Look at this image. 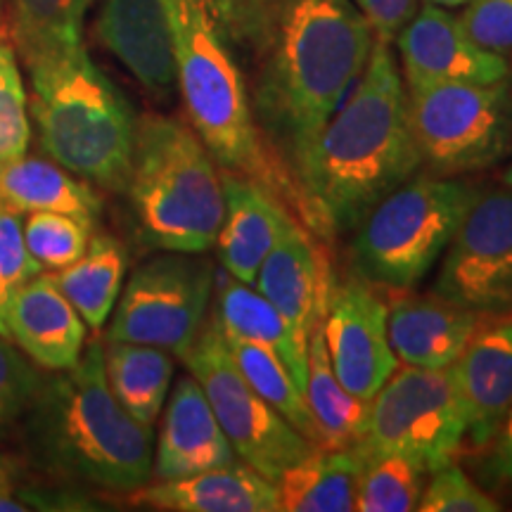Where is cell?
Returning a JSON list of instances; mask_svg holds the SVG:
<instances>
[{"label": "cell", "mask_w": 512, "mask_h": 512, "mask_svg": "<svg viewBox=\"0 0 512 512\" xmlns=\"http://www.w3.org/2000/svg\"><path fill=\"white\" fill-rule=\"evenodd\" d=\"M375 41L351 0H271L254 117L299 190L320 131L366 72Z\"/></svg>", "instance_id": "6da1fadb"}, {"label": "cell", "mask_w": 512, "mask_h": 512, "mask_svg": "<svg viewBox=\"0 0 512 512\" xmlns=\"http://www.w3.org/2000/svg\"><path fill=\"white\" fill-rule=\"evenodd\" d=\"M408 91L392 43L377 38L366 72L313 145L302 192L311 233H351L363 216L420 171Z\"/></svg>", "instance_id": "7a4b0ae2"}, {"label": "cell", "mask_w": 512, "mask_h": 512, "mask_svg": "<svg viewBox=\"0 0 512 512\" xmlns=\"http://www.w3.org/2000/svg\"><path fill=\"white\" fill-rule=\"evenodd\" d=\"M22 425L34 465L64 484L131 494L152 479L155 434L114 396L98 337L72 368L43 375Z\"/></svg>", "instance_id": "3957f363"}, {"label": "cell", "mask_w": 512, "mask_h": 512, "mask_svg": "<svg viewBox=\"0 0 512 512\" xmlns=\"http://www.w3.org/2000/svg\"><path fill=\"white\" fill-rule=\"evenodd\" d=\"M174 34L176 88L188 124L230 174L264 185L306 230L311 214L302 190L273 155L254 117L245 76L228 48V36L211 0H166Z\"/></svg>", "instance_id": "277c9868"}, {"label": "cell", "mask_w": 512, "mask_h": 512, "mask_svg": "<svg viewBox=\"0 0 512 512\" xmlns=\"http://www.w3.org/2000/svg\"><path fill=\"white\" fill-rule=\"evenodd\" d=\"M27 72L29 119L43 155L95 188L124 195L138 119L86 46L43 57Z\"/></svg>", "instance_id": "5b68a950"}, {"label": "cell", "mask_w": 512, "mask_h": 512, "mask_svg": "<svg viewBox=\"0 0 512 512\" xmlns=\"http://www.w3.org/2000/svg\"><path fill=\"white\" fill-rule=\"evenodd\" d=\"M140 240L159 252L207 254L223 221L219 164L195 128L178 117L136 121L126 192Z\"/></svg>", "instance_id": "8992f818"}, {"label": "cell", "mask_w": 512, "mask_h": 512, "mask_svg": "<svg viewBox=\"0 0 512 512\" xmlns=\"http://www.w3.org/2000/svg\"><path fill=\"white\" fill-rule=\"evenodd\" d=\"M477 197V188L444 176L408 178L351 230V261L370 285L411 290L432 271Z\"/></svg>", "instance_id": "52a82bcc"}, {"label": "cell", "mask_w": 512, "mask_h": 512, "mask_svg": "<svg viewBox=\"0 0 512 512\" xmlns=\"http://www.w3.org/2000/svg\"><path fill=\"white\" fill-rule=\"evenodd\" d=\"M422 166L463 176L496 166L512 147L510 83L444 81L406 88Z\"/></svg>", "instance_id": "ba28073f"}, {"label": "cell", "mask_w": 512, "mask_h": 512, "mask_svg": "<svg viewBox=\"0 0 512 512\" xmlns=\"http://www.w3.org/2000/svg\"><path fill=\"white\" fill-rule=\"evenodd\" d=\"M467 422L451 368H396L370 399L363 456L396 453L411 458L427 475L456 463Z\"/></svg>", "instance_id": "9c48e42d"}, {"label": "cell", "mask_w": 512, "mask_h": 512, "mask_svg": "<svg viewBox=\"0 0 512 512\" xmlns=\"http://www.w3.org/2000/svg\"><path fill=\"white\" fill-rule=\"evenodd\" d=\"M183 363L200 382L235 456L256 472L275 482L287 467L318 448L242 377L214 316L204 320Z\"/></svg>", "instance_id": "30bf717a"}, {"label": "cell", "mask_w": 512, "mask_h": 512, "mask_svg": "<svg viewBox=\"0 0 512 512\" xmlns=\"http://www.w3.org/2000/svg\"><path fill=\"white\" fill-rule=\"evenodd\" d=\"M214 285V261L204 254L150 256L121 287L107 339L152 344L183 358L200 337Z\"/></svg>", "instance_id": "8fae6325"}, {"label": "cell", "mask_w": 512, "mask_h": 512, "mask_svg": "<svg viewBox=\"0 0 512 512\" xmlns=\"http://www.w3.org/2000/svg\"><path fill=\"white\" fill-rule=\"evenodd\" d=\"M441 256L437 297L482 316L512 311V190L477 192Z\"/></svg>", "instance_id": "7c38bea8"}, {"label": "cell", "mask_w": 512, "mask_h": 512, "mask_svg": "<svg viewBox=\"0 0 512 512\" xmlns=\"http://www.w3.org/2000/svg\"><path fill=\"white\" fill-rule=\"evenodd\" d=\"M320 332L337 380L358 399H373L399 368L389 344L387 304L363 280L335 285Z\"/></svg>", "instance_id": "4fadbf2b"}, {"label": "cell", "mask_w": 512, "mask_h": 512, "mask_svg": "<svg viewBox=\"0 0 512 512\" xmlns=\"http://www.w3.org/2000/svg\"><path fill=\"white\" fill-rule=\"evenodd\" d=\"M392 43L399 50L406 88L444 81L496 83L510 76L505 55L472 41L460 17L441 5H420Z\"/></svg>", "instance_id": "5bb4252c"}, {"label": "cell", "mask_w": 512, "mask_h": 512, "mask_svg": "<svg viewBox=\"0 0 512 512\" xmlns=\"http://www.w3.org/2000/svg\"><path fill=\"white\" fill-rule=\"evenodd\" d=\"M254 287L283 313L299 342L309 339L323 325L335 290L330 261L311 230L294 221L256 273Z\"/></svg>", "instance_id": "9a60e30c"}, {"label": "cell", "mask_w": 512, "mask_h": 512, "mask_svg": "<svg viewBox=\"0 0 512 512\" xmlns=\"http://www.w3.org/2000/svg\"><path fill=\"white\" fill-rule=\"evenodd\" d=\"M95 31L152 98L166 100L174 93L176 57L166 0H105Z\"/></svg>", "instance_id": "2e32d148"}, {"label": "cell", "mask_w": 512, "mask_h": 512, "mask_svg": "<svg viewBox=\"0 0 512 512\" xmlns=\"http://www.w3.org/2000/svg\"><path fill=\"white\" fill-rule=\"evenodd\" d=\"M238 463L233 446L211 411L200 382L183 375L164 403L155 446V479H181Z\"/></svg>", "instance_id": "e0dca14e"}, {"label": "cell", "mask_w": 512, "mask_h": 512, "mask_svg": "<svg viewBox=\"0 0 512 512\" xmlns=\"http://www.w3.org/2000/svg\"><path fill=\"white\" fill-rule=\"evenodd\" d=\"M451 373L472 446L491 444L512 408V316L479 325Z\"/></svg>", "instance_id": "ac0fdd59"}, {"label": "cell", "mask_w": 512, "mask_h": 512, "mask_svg": "<svg viewBox=\"0 0 512 512\" xmlns=\"http://www.w3.org/2000/svg\"><path fill=\"white\" fill-rule=\"evenodd\" d=\"M221 181L226 207L214 247L228 275L254 285L268 252L297 219L264 185L223 169Z\"/></svg>", "instance_id": "d6986e66"}, {"label": "cell", "mask_w": 512, "mask_h": 512, "mask_svg": "<svg viewBox=\"0 0 512 512\" xmlns=\"http://www.w3.org/2000/svg\"><path fill=\"white\" fill-rule=\"evenodd\" d=\"M8 337L38 368H72L86 347V323L50 273H38L19 290L5 313Z\"/></svg>", "instance_id": "ffe728a7"}, {"label": "cell", "mask_w": 512, "mask_h": 512, "mask_svg": "<svg viewBox=\"0 0 512 512\" xmlns=\"http://www.w3.org/2000/svg\"><path fill=\"white\" fill-rule=\"evenodd\" d=\"M484 318L489 316L467 311L437 294H403L387 306L389 344L403 366L444 370L458 361Z\"/></svg>", "instance_id": "44dd1931"}, {"label": "cell", "mask_w": 512, "mask_h": 512, "mask_svg": "<svg viewBox=\"0 0 512 512\" xmlns=\"http://www.w3.org/2000/svg\"><path fill=\"white\" fill-rule=\"evenodd\" d=\"M128 501L166 512H280L278 484L245 463L147 482Z\"/></svg>", "instance_id": "7402d4cb"}, {"label": "cell", "mask_w": 512, "mask_h": 512, "mask_svg": "<svg viewBox=\"0 0 512 512\" xmlns=\"http://www.w3.org/2000/svg\"><path fill=\"white\" fill-rule=\"evenodd\" d=\"M0 204L22 216L31 211L69 214L93 228L105 209L95 185L46 155H24L0 164Z\"/></svg>", "instance_id": "603a6c76"}, {"label": "cell", "mask_w": 512, "mask_h": 512, "mask_svg": "<svg viewBox=\"0 0 512 512\" xmlns=\"http://www.w3.org/2000/svg\"><path fill=\"white\" fill-rule=\"evenodd\" d=\"M214 318L226 337L245 339V342L273 349L283 358L299 389L304 392L306 373H309L306 368L309 366V347L299 342L283 313L275 309L254 285L240 283L226 273V278H221L219 294H216Z\"/></svg>", "instance_id": "cb8c5ba5"}, {"label": "cell", "mask_w": 512, "mask_h": 512, "mask_svg": "<svg viewBox=\"0 0 512 512\" xmlns=\"http://www.w3.org/2000/svg\"><path fill=\"white\" fill-rule=\"evenodd\" d=\"M363 458L358 451L313 448L275 479L283 512H351Z\"/></svg>", "instance_id": "d4e9b609"}, {"label": "cell", "mask_w": 512, "mask_h": 512, "mask_svg": "<svg viewBox=\"0 0 512 512\" xmlns=\"http://www.w3.org/2000/svg\"><path fill=\"white\" fill-rule=\"evenodd\" d=\"M105 375L121 406L133 418L152 427L169 399L176 366L174 354L152 344L107 339L102 344Z\"/></svg>", "instance_id": "484cf974"}, {"label": "cell", "mask_w": 512, "mask_h": 512, "mask_svg": "<svg viewBox=\"0 0 512 512\" xmlns=\"http://www.w3.org/2000/svg\"><path fill=\"white\" fill-rule=\"evenodd\" d=\"M50 278L91 330L105 328L124 287L126 249L107 233H93L74 264L50 271Z\"/></svg>", "instance_id": "4316f807"}, {"label": "cell", "mask_w": 512, "mask_h": 512, "mask_svg": "<svg viewBox=\"0 0 512 512\" xmlns=\"http://www.w3.org/2000/svg\"><path fill=\"white\" fill-rule=\"evenodd\" d=\"M306 368L309 373H306L304 396L323 448L356 451L368 432L370 401L358 399L337 380L320 328L309 339V366Z\"/></svg>", "instance_id": "83f0119b"}, {"label": "cell", "mask_w": 512, "mask_h": 512, "mask_svg": "<svg viewBox=\"0 0 512 512\" xmlns=\"http://www.w3.org/2000/svg\"><path fill=\"white\" fill-rule=\"evenodd\" d=\"M93 0H8V38L24 67L83 43Z\"/></svg>", "instance_id": "f1b7e54d"}, {"label": "cell", "mask_w": 512, "mask_h": 512, "mask_svg": "<svg viewBox=\"0 0 512 512\" xmlns=\"http://www.w3.org/2000/svg\"><path fill=\"white\" fill-rule=\"evenodd\" d=\"M226 337V335H223ZM228 351L233 356L235 366L245 380L261 394L283 418L290 422L297 432H302L313 446L323 448L320 441V432L313 422V415L309 411V403L302 389H299L297 380H294L290 368L285 361L275 354L273 349L261 347V344L245 342V339L226 337Z\"/></svg>", "instance_id": "f546056e"}, {"label": "cell", "mask_w": 512, "mask_h": 512, "mask_svg": "<svg viewBox=\"0 0 512 512\" xmlns=\"http://www.w3.org/2000/svg\"><path fill=\"white\" fill-rule=\"evenodd\" d=\"M425 475L418 463L396 453L363 456L356 486V510L411 512L418 510L425 491Z\"/></svg>", "instance_id": "4dcf8cb0"}, {"label": "cell", "mask_w": 512, "mask_h": 512, "mask_svg": "<svg viewBox=\"0 0 512 512\" xmlns=\"http://www.w3.org/2000/svg\"><path fill=\"white\" fill-rule=\"evenodd\" d=\"M24 242L43 271H60L74 264L91 242L93 226L57 211H31L22 219Z\"/></svg>", "instance_id": "1f68e13d"}, {"label": "cell", "mask_w": 512, "mask_h": 512, "mask_svg": "<svg viewBox=\"0 0 512 512\" xmlns=\"http://www.w3.org/2000/svg\"><path fill=\"white\" fill-rule=\"evenodd\" d=\"M29 143V98L19 74L17 53L10 38H0V164L27 155Z\"/></svg>", "instance_id": "d6a6232c"}, {"label": "cell", "mask_w": 512, "mask_h": 512, "mask_svg": "<svg viewBox=\"0 0 512 512\" xmlns=\"http://www.w3.org/2000/svg\"><path fill=\"white\" fill-rule=\"evenodd\" d=\"M41 382L43 373L36 363L0 332V439L24 420Z\"/></svg>", "instance_id": "836d02e7"}, {"label": "cell", "mask_w": 512, "mask_h": 512, "mask_svg": "<svg viewBox=\"0 0 512 512\" xmlns=\"http://www.w3.org/2000/svg\"><path fill=\"white\" fill-rule=\"evenodd\" d=\"M38 273H43V266L31 256L24 242L22 214L0 204V332L5 337V313L12 297Z\"/></svg>", "instance_id": "e575fe53"}, {"label": "cell", "mask_w": 512, "mask_h": 512, "mask_svg": "<svg viewBox=\"0 0 512 512\" xmlns=\"http://www.w3.org/2000/svg\"><path fill=\"white\" fill-rule=\"evenodd\" d=\"M418 510L422 512H496L501 503L484 494L458 465H446L432 472L430 484H425Z\"/></svg>", "instance_id": "d590c367"}, {"label": "cell", "mask_w": 512, "mask_h": 512, "mask_svg": "<svg viewBox=\"0 0 512 512\" xmlns=\"http://www.w3.org/2000/svg\"><path fill=\"white\" fill-rule=\"evenodd\" d=\"M467 34L491 53H512V0H470L460 15Z\"/></svg>", "instance_id": "8d00e7d4"}, {"label": "cell", "mask_w": 512, "mask_h": 512, "mask_svg": "<svg viewBox=\"0 0 512 512\" xmlns=\"http://www.w3.org/2000/svg\"><path fill=\"white\" fill-rule=\"evenodd\" d=\"M230 41L259 50L264 41L271 0H211Z\"/></svg>", "instance_id": "74e56055"}, {"label": "cell", "mask_w": 512, "mask_h": 512, "mask_svg": "<svg viewBox=\"0 0 512 512\" xmlns=\"http://www.w3.org/2000/svg\"><path fill=\"white\" fill-rule=\"evenodd\" d=\"M351 3L363 12L375 36L384 43H392L420 8V0H351Z\"/></svg>", "instance_id": "f35d334b"}, {"label": "cell", "mask_w": 512, "mask_h": 512, "mask_svg": "<svg viewBox=\"0 0 512 512\" xmlns=\"http://www.w3.org/2000/svg\"><path fill=\"white\" fill-rule=\"evenodd\" d=\"M496 448H494V467L505 482L512 486V408L505 415L496 432Z\"/></svg>", "instance_id": "ab89813d"}, {"label": "cell", "mask_w": 512, "mask_h": 512, "mask_svg": "<svg viewBox=\"0 0 512 512\" xmlns=\"http://www.w3.org/2000/svg\"><path fill=\"white\" fill-rule=\"evenodd\" d=\"M425 3L441 5V8H448V10H456V8H465L470 0H425Z\"/></svg>", "instance_id": "60d3db41"}, {"label": "cell", "mask_w": 512, "mask_h": 512, "mask_svg": "<svg viewBox=\"0 0 512 512\" xmlns=\"http://www.w3.org/2000/svg\"><path fill=\"white\" fill-rule=\"evenodd\" d=\"M19 463L12 456H5V453H0V472L3 470H12V467H17Z\"/></svg>", "instance_id": "b9f144b4"}, {"label": "cell", "mask_w": 512, "mask_h": 512, "mask_svg": "<svg viewBox=\"0 0 512 512\" xmlns=\"http://www.w3.org/2000/svg\"><path fill=\"white\" fill-rule=\"evenodd\" d=\"M0 38H8V24H5V0H0Z\"/></svg>", "instance_id": "7bdbcfd3"}, {"label": "cell", "mask_w": 512, "mask_h": 512, "mask_svg": "<svg viewBox=\"0 0 512 512\" xmlns=\"http://www.w3.org/2000/svg\"><path fill=\"white\" fill-rule=\"evenodd\" d=\"M503 185H505V188L512 190V164L503 171Z\"/></svg>", "instance_id": "ee69618b"}, {"label": "cell", "mask_w": 512, "mask_h": 512, "mask_svg": "<svg viewBox=\"0 0 512 512\" xmlns=\"http://www.w3.org/2000/svg\"><path fill=\"white\" fill-rule=\"evenodd\" d=\"M510 100H512V91H510Z\"/></svg>", "instance_id": "f6af8a7d"}]
</instances>
